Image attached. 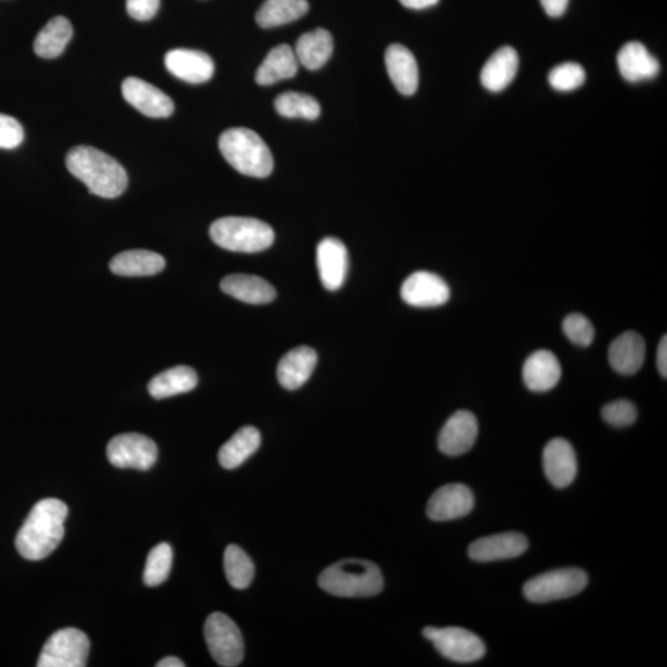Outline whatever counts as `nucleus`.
Returning a JSON list of instances; mask_svg holds the SVG:
<instances>
[{"label":"nucleus","mask_w":667,"mask_h":667,"mask_svg":"<svg viewBox=\"0 0 667 667\" xmlns=\"http://www.w3.org/2000/svg\"><path fill=\"white\" fill-rule=\"evenodd\" d=\"M319 586L333 596L372 597L383 590V577L374 563L349 559L324 570L319 576Z\"/></svg>","instance_id":"nucleus-3"},{"label":"nucleus","mask_w":667,"mask_h":667,"mask_svg":"<svg viewBox=\"0 0 667 667\" xmlns=\"http://www.w3.org/2000/svg\"><path fill=\"white\" fill-rule=\"evenodd\" d=\"M157 667H185L186 664L183 663L181 659L175 658V656H167V658L162 659L160 663H157Z\"/></svg>","instance_id":"nucleus-44"},{"label":"nucleus","mask_w":667,"mask_h":667,"mask_svg":"<svg viewBox=\"0 0 667 667\" xmlns=\"http://www.w3.org/2000/svg\"><path fill=\"white\" fill-rule=\"evenodd\" d=\"M561 374V365L551 351H535L525 361L523 367V380L525 386L533 392H546L553 390L558 385Z\"/></svg>","instance_id":"nucleus-21"},{"label":"nucleus","mask_w":667,"mask_h":667,"mask_svg":"<svg viewBox=\"0 0 667 667\" xmlns=\"http://www.w3.org/2000/svg\"><path fill=\"white\" fill-rule=\"evenodd\" d=\"M89 640L75 628L57 630L42 648L39 667H83L87 665Z\"/></svg>","instance_id":"nucleus-9"},{"label":"nucleus","mask_w":667,"mask_h":667,"mask_svg":"<svg viewBox=\"0 0 667 667\" xmlns=\"http://www.w3.org/2000/svg\"><path fill=\"white\" fill-rule=\"evenodd\" d=\"M399 2H401L403 7L422 10L434 7L435 4L439 3V0H399Z\"/></svg>","instance_id":"nucleus-43"},{"label":"nucleus","mask_w":667,"mask_h":667,"mask_svg":"<svg viewBox=\"0 0 667 667\" xmlns=\"http://www.w3.org/2000/svg\"><path fill=\"white\" fill-rule=\"evenodd\" d=\"M474 504V495L469 487L462 483H449L430 498L427 514L435 522L453 521L467 516Z\"/></svg>","instance_id":"nucleus-13"},{"label":"nucleus","mask_w":667,"mask_h":667,"mask_svg":"<svg viewBox=\"0 0 667 667\" xmlns=\"http://www.w3.org/2000/svg\"><path fill=\"white\" fill-rule=\"evenodd\" d=\"M348 266V250L344 243L335 238L320 241L317 248V267L324 288L338 291L344 285Z\"/></svg>","instance_id":"nucleus-17"},{"label":"nucleus","mask_w":667,"mask_h":667,"mask_svg":"<svg viewBox=\"0 0 667 667\" xmlns=\"http://www.w3.org/2000/svg\"><path fill=\"white\" fill-rule=\"evenodd\" d=\"M160 0H126V10L131 18L147 21L159 12Z\"/></svg>","instance_id":"nucleus-40"},{"label":"nucleus","mask_w":667,"mask_h":667,"mask_svg":"<svg viewBox=\"0 0 667 667\" xmlns=\"http://www.w3.org/2000/svg\"><path fill=\"white\" fill-rule=\"evenodd\" d=\"M617 63L624 80L630 83L653 80L659 75L660 63L640 42L632 41L618 52Z\"/></svg>","instance_id":"nucleus-19"},{"label":"nucleus","mask_w":667,"mask_h":667,"mask_svg":"<svg viewBox=\"0 0 667 667\" xmlns=\"http://www.w3.org/2000/svg\"><path fill=\"white\" fill-rule=\"evenodd\" d=\"M333 51L332 34L328 30L319 28L303 34L297 40L294 54L297 56L299 65L306 67L309 71H317L329 61Z\"/></svg>","instance_id":"nucleus-26"},{"label":"nucleus","mask_w":667,"mask_h":667,"mask_svg":"<svg viewBox=\"0 0 667 667\" xmlns=\"http://www.w3.org/2000/svg\"><path fill=\"white\" fill-rule=\"evenodd\" d=\"M173 551L167 543L155 546L147 556L144 571V582L154 587L164 584L172 569Z\"/></svg>","instance_id":"nucleus-35"},{"label":"nucleus","mask_w":667,"mask_h":667,"mask_svg":"<svg viewBox=\"0 0 667 667\" xmlns=\"http://www.w3.org/2000/svg\"><path fill=\"white\" fill-rule=\"evenodd\" d=\"M586 81V72L579 63L567 62L549 73L550 86L558 92H572Z\"/></svg>","instance_id":"nucleus-36"},{"label":"nucleus","mask_w":667,"mask_h":667,"mask_svg":"<svg viewBox=\"0 0 667 667\" xmlns=\"http://www.w3.org/2000/svg\"><path fill=\"white\" fill-rule=\"evenodd\" d=\"M518 66L517 51L511 46L501 47L482 68L481 82L483 87L493 93L502 92L516 78Z\"/></svg>","instance_id":"nucleus-24"},{"label":"nucleus","mask_w":667,"mask_h":667,"mask_svg":"<svg viewBox=\"0 0 667 667\" xmlns=\"http://www.w3.org/2000/svg\"><path fill=\"white\" fill-rule=\"evenodd\" d=\"M24 141V129L17 119L0 114V149H17Z\"/></svg>","instance_id":"nucleus-39"},{"label":"nucleus","mask_w":667,"mask_h":667,"mask_svg":"<svg viewBox=\"0 0 667 667\" xmlns=\"http://www.w3.org/2000/svg\"><path fill=\"white\" fill-rule=\"evenodd\" d=\"M165 66L171 75L191 84L206 83L214 75V62L206 52L188 49L168 51Z\"/></svg>","instance_id":"nucleus-15"},{"label":"nucleus","mask_w":667,"mask_h":667,"mask_svg":"<svg viewBox=\"0 0 667 667\" xmlns=\"http://www.w3.org/2000/svg\"><path fill=\"white\" fill-rule=\"evenodd\" d=\"M220 288L228 296L249 304H267L276 299V290L271 283L255 275H229L220 283Z\"/></svg>","instance_id":"nucleus-25"},{"label":"nucleus","mask_w":667,"mask_h":667,"mask_svg":"<svg viewBox=\"0 0 667 667\" xmlns=\"http://www.w3.org/2000/svg\"><path fill=\"white\" fill-rule=\"evenodd\" d=\"M450 294L448 283L435 273L427 271L412 273L401 288L403 301L417 308L443 306L449 301Z\"/></svg>","instance_id":"nucleus-11"},{"label":"nucleus","mask_w":667,"mask_h":667,"mask_svg":"<svg viewBox=\"0 0 667 667\" xmlns=\"http://www.w3.org/2000/svg\"><path fill=\"white\" fill-rule=\"evenodd\" d=\"M72 35L73 29L70 20L65 17L51 19L36 36L34 41L35 54L42 59H56L65 51Z\"/></svg>","instance_id":"nucleus-31"},{"label":"nucleus","mask_w":667,"mask_h":667,"mask_svg":"<svg viewBox=\"0 0 667 667\" xmlns=\"http://www.w3.org/2000/svg\"><path fill=\"white\" fill-rule=\"evenodd\" d=\"M298 60L290 45L282 44L269 52L256 72L255 80L260 86H271L297 75Z\"/></svg>","instance_id":"nucleus-28"},{"label":"nucleus","mask_w":667,"mask_h":667,"mask_svg":"<svg viewBox=\"0 0 667 667\" xmlns=\"http://www.w3.org/2000/svg\"><path fill=\"white\" fill-rule=\"evenodd\" d=\"M656 362H658V370L660 375L666 378L667 376V338L666 335L661 339L658 355H656Z\"/></svg>","instance_id":"nucleus-42"},{"label":"nucleus","mask_w":667,"mask_h":667,"mask_svg":"<svg viewBox=\"0 0 667 667\" xmlns=\"http://www.w3.org/2000/svg\"><path fill=\"white\" fill-rule=\"evenodd\" d=\"M564 333L571 343L588 346L595 339V328L585 315L574 313L567 315L563 324Z\"/></svg>","instance_id":"nucleus-37"},{"label":"nucleus","mask_w":667,"mask_h":667,"mask_svg":"<svg viewBox=\"0 0 667 667\" xmlns=\"http://www.w3.org/2000/svg\"><path fill=\"white\" fill-rule=\"evenodd\" d=\"M210 238L228 251L255 254L269 249L275 241V233L269 224L259 219L227 217L210 225Z\"/></svg>","instance_id":"nucleus-5"},{"label":"nucleus","mask_w":667,"mask_h":667,"mask_svg":"<svg viewBox=\"0 0 667 667\" xmlns=\"http://www.w3.org/2000/svg\"><path fill=\"white\" fill-rule=\"evenodd\" d=\"M587 584L588 577L585 571L569 567L534 577L524 585L523 593L530 602L548 603L579 595Z\"/></svg>","instance_id":"nucleus-6"},{"label":"nucleus","mask_w":667,"mask_h":667,"mask_svg":"<svg viewBox=\"0 0 667 667\" xmlns=\"http://www.w3.org/2000/svg\"><path fill=\"white\" fill-rule=\"evenodd\" d=\"M570 0H540L549 17L559 18L564 15Z\"/></svg>","instance_id":"nucleus-41"},{"label":"nucleus","mask_w":667,"mask_h":667,"mask_svg":"<svg viewBox=\"0 0 667 667\" xmlns=\"http://www.w3.org/2000/svg\"><path fill=\"white\" fill-rule=\"evenodd\" d=\"M317 361V353L308 346L288 351L277 366L278 381L288 391L298 390L312 376Z\"/></svg>","instance_id":"nucleus-22"},{"label":"nucleus","mask_w":667,"mask_h":667,"mask_svg":"<svg viewBox=\"0 0 667 667\" xmlns=\"http://www.w3.org/2000/svg\"><path fill=\"white\" fill-rule=\"evenodd\" d=\"M543 465L546 477L556 488L570 486L577 474L575 450L569 441L555 438L545 446Z\"/></svg>","instance_id":"nucleus-18"},{"label":"nucleus","mask_w":667,"mask_h":667,"mask_svg":"<svg viewBox=\"0 0 667 667\" xmlns=\"http://www.w3.org/2000/svg\"><path fill=\"white\" fill-rule=\"evenodd\" d=\"M608 359L609 364L618 374H637L644 364V339L635 332H626L619 335L609 346Z\"/></svg>","instance_id":"nucleus-23"},{"label":"nucleus","mask_w":667,"mask_h":667,"mask_svg":"<svg viewBox=\"0 0 667 667\" xmlns=\"http://www.w3.org/2000/svg\"><path fill=\"white\" fill-rule=\"evenodd\" d=\"M425 639L432 642L435 649L444 658L459 664H469L479 661L486 654L485 643L475 633L464 628L428 627L423 630Z\"/></svg>","instance_id":"nucleus-8"},{"label":"nucleus","mask_w":667,"mask_h":667,"mask_svg":"<svg viewBox=\"0 0 667 667\" xmlns=\"http://www.w3.org/2000/svg\"><path fill=\"white\" fill-rule=\"evenodd\" d=\"M261 445V435L254 427H244L236 432L219 450L220 465L227 470L236 469L254 455Z\"/></svg>","instance_id":"nucleus-30"},{"label":"nucleus","mask_w":667,"mask_h":667,"mask_svg":"<svg viewBox=\"0 0 667 667\" xmlns=\"http://www.w3.org/2000/svg\"><path fill=\"white\" fill-rule=\"evenodd\" d=\"M224 570L229 584L236 590L248 588L255 576V566L249 555L234 544L225 549Z\"/></svg>","instance_id":"nucleus-33"},{"label":"nucleus","mask_w":667,"mask_h":667,"mask_svg":"<svg viewBox=\"0 0 667 667\" xmlns=\"http://www.w3.org/2000/svg\"><path fill=\"white\" fill-rule=\"evenodd\" d=\"M602 417L613 427L622 428L632 425L637 420L638 412L632 402L621 399V401L607 404L602 409Z\"/></svg>","instance_id":"nucleus-38"},{"label":"nucleus","mask_w":667,"mask_h":667,"mask_svg":"<svg viewBox=\"0 0 667 667\" xmlns=\"http://www.w3.org/2000/svg\"><path fill=\"white\" fill-rule=\"evenodd\" d=\"M528 539L519 533H501L481 538L472 543L469 556L477 563H491L518 558L527 551Z\"/></svg>","instance_id":"nucleus-16"},{"label":"nucleus","mask_w":667,"mask_h":667,"mask_svg":"<svg viewBox=\"0 0 667 667\" xmlns=\"http://www.w3.org/2000/svg\"><path fill=\"white\" fill-rule=\"evenodd\" d=\"M277 113L288 119L302 118L315 120L320 115V105L317 99L309 94L286 92L276 98Z\"/></svg>","instance_id":"nucleus-34"},{"label":"nucleus","mask_w":667,"mask_h":667,"mask_svg":"<svg viewBox=\"0 0 667 667\" xmlns=\"http://www.w3.org/2000/svg\"><path fill=\"white\" fill-rule=\"evenodd\" d=\"M197 385L196 371L188 366H176L152 378L147 390L152 397L164 399L191 392Z\"/></svg>","instance_id":"nucleus-29"},{"label":"nucleus","mask_w":667,"mask_h":667,"mask_svg":"<svg viewBox=\"0 0 667 667\" xmlns=\"http://www.w3.org/2000/svg\"><path fill=\"white\" fill-rule=\"evenodd\" d=\"M66 166L71 175L82 181L94 196L118 198L128 187L124 167L96 147H73L66 156Z\"/></svg>","instance_id":"nucleus-2"},{"label":"nucleus","mask_w":667,"mask_h":667,"mask_svg":"<svg viewBox=\"0 0 667 667\" xmlns=\"http://www.w3.org/2000/svg\"><path fill=\"white\" fill-rule=\"evenodd\" d=\"M386 68L393 86L404 96L417 92L419 71L416 57L406 46L393 44L386 51Z\"/></svg>","instance_id":"nucleus-20"},{"label":"nucleus","mask_w":667,"mask_h":667,"mask_svg":"<svg viewBox=\"0 0 667 667\" xmlns=\"http://www.w3.org/2000/svg\"><path fill=\"white\" fill-rule=\"evenodd\" d=\"M309 9L307 0H266L256 13L257 24L270 29L304 17Z\"/></svg>","instance_id":"nucleus-32"},{"label":"nucleus","mask_w":667,"mask_h":667,"mask_svg":"<svg viewBox=\"0 0 667 667\" xmlns=\"http://www.w3.org/2000/svg\"><path fill=\"white\" fill-rule=\"evenodd\" d=\"M107 456L119 469L150 470L157 460V446L138 433L120 434L109 441Z\"/></svg>","instance_id":"nucleus-10"},{"label":"nucleus","mask_w":667,"mask_h":667,"mask_svg":"<svg viewBox=\"0 0 667 667\" xmlns=\"http://www.w3.org/2000/svg\"><path fill=\"white\" fill-rule=\"evenodd\" d=\"M68 508L56 498L35 504L15 538L19 554L29 561L44 560L54 553L65 535Z\"/></svg>","instance_id":"nucleus-1"},{"label":"nucleus","mask_w":667,"mask_h":667,"mask_svg":"<svg viewBox=\"0 0 667 667\" xmlns=\"http://www.w3.org/2000/svg\"><path fill=\"white\" fill-rule=\"evenodd\" d=\"M209 653L220 666H238L244 659V639L240 629L224 613L210 614L204 624Z\"/></svg>","instance_id":"nucleus-7"},{"label":"nucleus","mask_w":667,"mask_h":667,"mask_svg":"<svg viewBox=\"0 0 667 667\" xmlns=\"http://www.w3.org/2000/svg\"><path fill=\"white\" fill-rule=\"evenodd\" d=\"M164 257L147 250L120 252L110 261L109 269L114 275L124 277L154 276L165 269Z\"/></svg>","instance_id":"nucleus-27"},{"label":"nucleus","mask_w":667,"mask_h":667,"mask_svg":"<svg viewBox=\"0 0 667 667\" xmlns=\"http://www.w3.org/2000/svg\"><path fill=\"white\" fill-rule=\"evenodd\" d=\"M122 92L125 101L146 117L167 118L175 112V103L166 93L140 78H126Z\"/></svg>","instance_id":"nucleus-12"},{"label":"nucleus","mask_w":667,"mask_h":667,"mask_svg":"<svg viewBox=\"0 0 667 667\" xmlns=\"http://www.w3.org/2000/svg\"><path fill=\"white\" fill-rule=\"evenodd\" d=\"M479 434V424L471 412L459 411L445 423L439 434L438 445L441 453L459 456L471 450Z\"/></svg>","instance_id":"nucleus-14"},{"label":"nucleus","mask_w":667,"mask_h":667,"mask_svg":"<svg viewBox=\"0 0 667 667\" xmlns=\"http://www.w3.org/2000/svg\"><path fill=\"white\" fill-rule=\"evenodd\" d=\"M219 149L225 160L241 175L265 178L273 170V157L269 146L255 131L234 128L224 131L219 139Z\"/></svg>","instance_id":"nucleus-4"}]
</instances>
